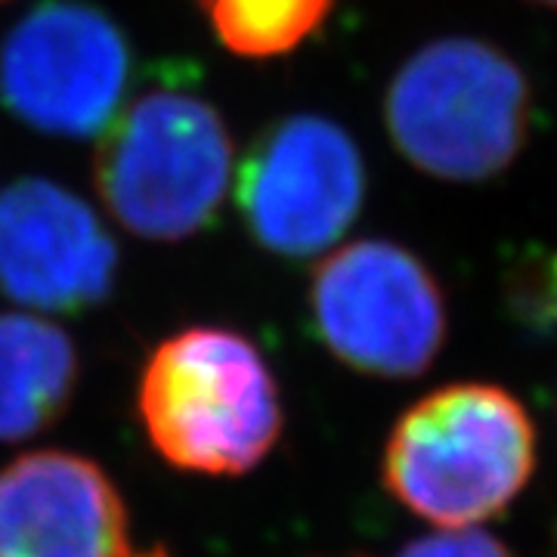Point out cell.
<instances>
[{
  "label": "cell",
  "mask_w": 557,
  "mask_h": 557,
  "mask_svg": "<svg viewBox=\"0 0 557 557\" xmlns=\"http://www.w3.org/2000/svg\"><path fill=\"white\" fill-rule=\"evenodd\" d=\"M536 471V424L511 391L458 381L394 424L381 478L406 511L440 530L498 518Z\"/></svg>",
  "instance_id": "6da1fadb"
},
{
  "label": "cell",
  "mask_w": 557,
  "mask_h": 557,
  "mask_svg": "<svg viewBox=\"0 0 557 557\" xmlns=\"http://www.w3.org/2000/svg\"><path fill=\"white\" fill-rule=\"evenodd\" d=\"M137 416L168 465L208 478H242L276 449L282 397L273 369L236 329L193 325L149 354Z\"/></svg>",
  "instance_id": "7a4b0ae2"
},
{
  "label": "cell",
  "mask_w": 557,
  "mask_h": 557,
  "mask_svg": "<svg viewBox=\"0 0 557 557\" xmlns=\"http://www.w3.org/2000/svg\"><path fill=\"white\" fill-rule=\"evenodd\" d=\"M236 171V143L201 90L161 81L102 131L94 186L131 236L183 242L218 220Z\"/></svg>",
  "instance_id": "3957f363"
},
{
  "label": "cell",
  "mask_w": 557,
  "mask_h": 557,
  "mask_svg": "<svg viewBox=\"0 0 557 557\" xmlns=\"http://www.w3.org/2000/svg\"><path fill=\"white\" fill-rule=\"evenodd\" d=\"M533 119L530 81L480 38L418 47L384 94L391 143L412 168L449 183H483L511 168Z\"/></svg>",
  "instance_id": "277c9868"
},
{
  "label": "cell",
  "mask_w": 557,
  "mask_h": 557,
  "mask_svg": "<svg viewBox=\"0 0 557 557\" xmlns=\"http://www.w3.org/2000/svg\"><path fill=\"white\" fill-rule=\"evenodd\" d=\"M307 300L325 350L375 379L424 375L449 332L437 276L391 239L332 248L310 276Z\"/></svg>",
  "instance_id": "5b68a950"
},
{
  "label": "cell",
  "mask_w": 557,
  "mask_h": 557,
  "mask_svg": "<svg viewBox=\"0 0 557 557\" xmlns=\"http://www.w3.org/2000/svg\"><path fill=\"white\" fill-rule=\"evenodd\" d=\"M131 69V40L109 13L40 0L0 44V102L47 137H97L119 115Z\"/></svg>",
  "instance_id": "8992f818"
},
{
  "label": "cell",
  "mask_w": 557,
  "mask_h": 557,
  "mask_svg": "<svg viewBox=\"0 0 557 557\" xmlns=\"http://www.w3.org/2000/svg\"><path fill=\"white\" fill-rule=\"evenodd\" d=\"M366 161L338 121L298 112L270 124L236 171L248 236L285 260L329 255L366 201Z\"/></svg>",
  "instance_id": "52a82bcc"
},
{
  "label": "cell",
  "mask_w": 557,
  "mask_h": 557,
  "mask_svg": "<svg viewBox=\"0 0 557 557\" xmlns=\"http://www.w3.org/2000/svg\"><path fill=\"white\" fill-rule=\"evenodd\" d=\"M119 245L87 201L47 177L0 193V292L40 313H81L112 295Z\"/></svg>",
  "instance_id": "ba28073f"
},
{
  "label": "cell",
  "mask_w": 557,
  "mask_h": 557,
  "mask_svg": "<svg viewBox=\"0 0 557 557\" xmlns=\"http://www.w3.org/2000/svg\"><path fill=\"white\" fill-rule=\"evenodd\" d=\"M131 523L97 461L40 449L0 468V557H127Z\"/></svg>",
  "instance_id": "9c48e42d"
},
{
  "label": "cell",
  "mask_w": 557,
  "mask_h": 557,
  "mask_svg": "<svg viewBox=\"0 0 557 557\" xmlns=\"http://www.w3.org/2000/svg\"><path fill=\"white\" fill-rule=\"evenodd\" d=\"M81 359L57 322L0 313V443L38 437L57 424L78 387Z\"/></svg>",
  "instance_id": "30bf717a"
},
{
  "label": "cell",
  "mask_w": 557,
  "mask_h": 557,
  "mask_svg": "<svg viewBox=\"0 0 557 557\" xmlns=\"http://www.w3.org/2000/svg\"><path fill=\"white\" fill-rule=\"evenodd\" d=\"M214 38L242 60H276L317 35L335 0H196Z\"/></svg>",
  "instance_id": "8fae6325"
},
{
  "label": "cell",
  "mask_w": 557,
  "mask_h": 557,
  "mask_svg": "<svg viewBox=\"0 0 557 557\" xmlns=\"http://www.w3.org/2000/svg\"><path fill=\"white\" fill-rule=\"evenodd\" d=\"M394 557H515L502 539L490 536L478 527L437 530L431 536L412 539Z\"/></svg>",
  "instance_id": "7c38bea8"
},
{
  "label": "cell",
  "mask_w": 557,
  "mask_h": 557,
  "mask_svg": "<svg viewBox=\"0 0 557 557\" xmlns=\"http://www.w3.org/2000/svg\"><path fill=\"white\" fill-rule=\"evenodd\" d=\"M127 557H171V552H168L164 545H152V548H146V552H131Z\"/></svg>",
  "instance_id": "4fadbf2b"
},
{
  "label": "cell",
  "mask_w": 557,
  "mask_h": 557,
  "mask_svg": "<svg viewBox=\"0 0 557 557\" xmlns=\"http://www.w3.org/2000/svg\"><path fill=\"white\" fill-rule=\"evenodd\" d=\"M536 3H542V7H555L557 10V0H536Z\"/></svg>",
  "instance_id": "5bb4252c"
},
{
  "label": "cell",
  "mask_w": 557,
  "mask_h": 557,
  "mask_svg": "<svg viewBox=\"0 0 557 557\" xmlns=\"http://www.w3.org/2000/svg\"><path fill=\"white\" fill-rule=\"evenodd\" d=\"M555 555H557V545H555Z\"/></svg>",
  "instance_id": "9a60e30c"
}]
</instances>
